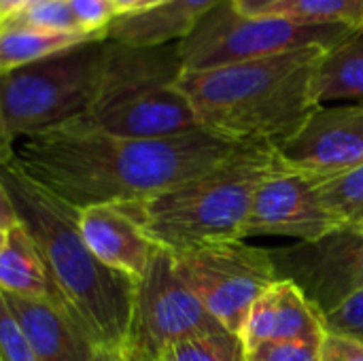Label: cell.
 I'll list each match as a JSON object with an SVG mask.
<instances>
[{"label":"cell","mask_w":363,"mask_h":361,"mask_svg":"<svg viewBox=\"0 0 363 361\" xmlns=\"http://www.w3.org/2000/svg\"><path fill=\"white\" fill-rule=\"evenodd\" d=\"M4 236H6V232H0V247H2V243H4Z\"/></svg>","instance_id":"obj_37"},{"label":"cell","mask_w":363,"mask_h":361,"mask_svg":"<svg viewBox=\"0 0 363 361\" xmlns=\"http://www.w3.org/2000/svg\"><path fill=\"white\" fill-rule=\"evenodd\" d=\"M2 291V289H0ZM4 294V291H2ZM38 361H91L96 345L77 321L51 300L4 294Z\"/></svg>","instance_id":"obj_16"},{"label":"cell","mask_w":363,"mask_h":361,"mask_svg":"<svg viewBox=\"0 0 363 361\" xmlns=\"http://www.w3.org/2000/svg\"><path fill=\"white\" fill-rule=\"evenodd\" d=\"M319 196L332 213H336L347 226H355L363 217V166L332 177L317 179Z\"/></svg>","instance_id":"obj_22"},{"label":"cell","mask_w":363,"mask_h":361,"mask_svg":"<svg viewBox=\"0 0 363 361\" xmlns=\"http://www.w3.org/2000/svg\"><path fill=\"white\" fill-rule=\"evenodd\" d=\"M325 332L355 338L363 345V289L347 298L332 313L323 315Z\"/></svg>","instance_id":"obj_26"},{"label":"cell","mask_w":363,"mask_h":361,"mask_svg":"<svg viewBox=\"0 0 363 361\" xmlns=\"http://www.w3.org/2000/svg\"><path fill=\"white\" fill-rule=\"evenodd\" d=\"M279 279L296 283L321 315L363 289V232L345 226L319 240L270 249Z\"/></svg>","instance_id":"obj_9"},{"label":"cell","mask_w":363,"mask_h":361,"mask_svg":"<svg viewBox=\"0 0 363 361\" xmlns=\"http://www.w3.org/2000/svg\"><path fill=\"white\" fill-rule=\"evenodd\" d=\"M170 253L187 289L238 338L255 300L279 281L270 249L245 240L208 243Z\"/></svg>","instance_id":"obj_7"},{"label":"cell","mask_w":363,"mask_h":361,"mask_svg":"<svg viewBox=\"0 0 363 361\" xmlns=\"http://www.w3.org/2000/svg\"><path fill=\"white\" fill-rule=\"evenodd\" d=\"M81 121L106 134L125 138H168L202 130L191 102L177 85L136 96L91 113Z\"/></svg>","instance_id":"obj_13"},{"label":"cell","mask_w":363,"mask_h":361,"mask_svg":"<svg viewBox=\"0 0 363 361\" xmlns=\"http://www.w3.org/2000/svg\"><path fill=\"white\" fill-rule=\"evenodd\" d=\"M245 361H319V345L262 343L245 351Z\"/></svg>","instance_id":"obj_28"},{"label":"cell","mask_w":363,"mask_h":361,"mask_svg":"<svg viewBox=\"0 0 363 361\" xmlns=\"http://www.w3.org/2000/svg\"><path fill=\"white\" fill-rule=\"evenodd\" d=\"M351 32L355 30L345 23H315L279 15H242L234 0H221L183 40H179V47L183 70H208L306 47L330 51Z\"/></svg>","instance_id":"obj_6"},{"label":"cell","mask_w":363,"mask_h":361,"mask_svg":"<svg viewBox=\"0 0 363 361\" xmlns=\"http://www.w3.org/2000/svg\"><path fill=\"white\" fill-rule=\"evenodd\" d=\"M15 138L9 132V126L4 121V113L0 106V166H6L15 160Z\"/></svg>","instance_id":"obj_31"},{"label":"cell","mask_w":363,"mask_h":361,"mask_svg":"<svg viewBox=\"0 0 363 361\" xmlns=\"http://www.w3.org/2000/svg\"><path fill=\"white\" fill-rule=\"evenodd\" d=\"M353 228H357V230H362L363 232V217L359 219V221H357V223H355V226H353Z\"/></svg>","instance_id":"obj_36"},{"label":"cell","mask_w":363,"mask_h":361,"mask_svg":"<svg viewBox=\"0 0 363 361\" xmlns=\"http://www.w3.org/2000/svg\"><path fill=\"white\" fill-rule=\"evenodd\" d=\"M323 336V315L296 283L279 279L251 306L240 332V343L247 351L262 343L321 345Z\"/></svg>","instance_id":"obj_14"},{"label":"cell","mask_w":363,"mask_h":361,"mask_svg":"<svg viewBox=\"0 0 363 361\" xmlns=\"http://www.w3.org/2000/svg\"><path fill=\"white\" fill-rule=\"evenodd\" d=\"M0 26H21V28H36V30H49V32H81L85 34L70 6L68 0H38L26 11L13 15L11 19L2 21Z\"/></svg>","instance_id":"obj_24"},{"label":"cell","mask_w":363,"mask_h":361,"mask_svg":"<svg viewBox=\"0 0 363 361\" xmlns=\"http://www.w3.org/2000/svg\"><path fill=\"white\" fill-rule=\"evenodd\" d=\"M94 38H106V36H91L81 32H49V30L21 28V26H0V74Z\"/></svg>","instance_id":"obj_20"},{"label":"cell","mask_w":363,"mask_h":361,"mask_svg":"<svg viewBox=\"0 0 363 361\" xmlns=\"http://www.w3.org/2000/svg\"><path fill=\"white\" fill-rule=\"evenodd\" d=\"M228 332L187 289L172 253L157 247L136 281L125 353L132 361H160L179 343Z\"/></svg>","instance_id":"obj_8"},{"label":"cell","mask_w":363,"mask_h":361,"mask_svg":"<svg viewBox=\"0 0 363 361\" xmlns=\"http://www.w3.org/2000/svg\"><path fill=\"white\" fill-rule=\"evenodd\" d=\"M345 226L347 223L321 200L315 177L279 162L253 196L242 228V240L283 236L298 243H313Z\"/></svg>","instance_id":"obj_10"},{"label":"cell","mask_w":363,"mask_h":361,"mask_svg":"<svg viewBox=\"0 0 363 361\" xmlns=\"http://www.w3.org/2000/svg\"><path fill=\"white\" fill-rule=\"evenodd\" d=\"M0 361H38L0 291Z\"/></svg>","instance_id":"obj_25"},{"label":"cell","mask_w":363,"mask_h":361,"mask_svg":"<svg viewBox=\"0 0 363 361\" xmlns=\"http://www.w3.org/2000/svg\"><path fill=\"white\" fill-rule=\"evenodd\" d=\"M91 361H130L123 347H96Z\"/></svg>","instance_id":"obj_34"},{"label":"cell","mask_w":363,"mask_h":361,"mask_svg":"<svg viewBox=\"0 0 363 361\" xmlns=\"http://www.w3.org/2000/svg\"><path fill=\"white\" fill-rule=\"evenodd\" d=\"M319 361H363V345L355 338L325 332L319 345Z\"/></svg>","instance_id":"obj_29"},{"label":"cell","mask_w":363,"mask_h":361,"mask_svg":"<svg viewBox=\"0 0 363 361\" xmlns=\"http://www.w3.org/2000/svg\"><path fill=\"white\" fill-rule=\"evenodd\" d=\"M325 51L306 47L208 70H183L177 87L202 128L242 145L279 149L319 109L313 77Z\"/></svg>","instance_id":"obj_3"},{"label":"cell","mask_w":363,"mask_h":361,"mask_svg":"<svg viewBox=\"0 0 363 361\" xmlns=\"http://www.w3.org/2000/svg\"><path fill=\"white\" fill-rule=\"evenodd\" d=\"M313 98L319 106L332 102H363V30L323 53L313 77Z\"/></svg>","instance_id":"obj_18"},{"label":"cell","mask_w":363,"mask_h":361,"mask_svg":"<svg viewBox=\"0 0 363 361\" xmlns=\"http://www.w3.org/2000/svg\"><path fill=\"white\" fill-rule=\"evenodd\" d=\"M68 6L85 34L106 36L108 26L117 17L113 0H68Z\"/></svg>","instance_id":"obj_27"},{"label":"cell","mask_w":363,"mask_h":361,"mask_svg":"<svg viewBox=\"0 0 363 361\" xmlns=\"http://www.w3.org/2000/svg\"><path fill=\"white\" fill-rule=\"evenodd\" d=\"M262 15L294 17L315 23H345L353 30H362L363 0H281Z\"/></svg>","instance_id":"obj_21"},{"label":"cell","mask_w":363,"mask_h":361,"mask_svg":"<svg viewBox=\"0 0 363 361\" xmlns=\"http://www.w3.org/2000/svg\"><path fill=\"white\" fill-rule=\"evenodd\" d=\"M183 74L179 43L125 45L108 40L100 94L91 113L121 104L136 96L177 85ZM89 113V115H91Z\"/></svg>","instance_id":"obj_12"},{"label":"cell","mask_w":363,"mask_h":361,"mask_svg":"<svg viewBox=\"0 0 363 361\" xmlns=\"http://www.w3.org/2000/svg\"><path fill=\"white\" fill-rule=\"evenodd\" d=\"M362 30H363V28H362Z\"/></svg>","instance_id":"obj_39"},{"label":"cell","mask_w":363,"mask_h":361,"mask_svg":"<svg viewBox=\"0 0 363 361\" xmlns=\"http://www.w3.org/2000/svg\"><path fill=\"white\" fill-rule=\"evenodd\" d=\"M0 181L38 249L49 300L66 311L96 347L125 349L136 281L104 266L89 251L79 230V209L40 187L15 162L0 166Z\"/></svg>","instance_id":"obj_2"},{"label":"cell","mask_w":363,"mask_h":361,"mask_svg":"<svg viewBox=\"0 0 363 361\" xmlns=\"http://www.w3.org/2000/svg\"><path fill=\"white\" fill-rule=\"evenodd\" d=\"M79 230L89 251L108 268L138 281L157 245L121 204H94L79 211Z\"/></svg>","instance_id":"obj_15"},{"label":"cell","mask_w":363,"mask_h":361,"mask_svg":"<svg viewBox=\"0 0 363 361\" xmlns=\"http://www.w3.org/2000/svg\"><path fill=\"white\" fill-rule=\"evenodd\" d=\"M281 162L319 181L363 166V102L319 106L277 149Z\"/></svg>","instance_id":"obj_11"},{"label":"cell","mask_w":363,"mask_h":361,"mask_svg":"<svg viewBox=\"0 0 363 361\" xmlns=\"http://www.w3.org/2000/svg\"><path fill=\"white\" fill-rule=\"evenodd\" d=\"M130 361H132V360H130ZM160 361H166V360H160Z\"/></svg>","instance_id":"obj_38"},{"label":"cell","mask_w":363,"mask_h":361,"mask_svg":"<svg viewBox=\"0 0 363 361\" xmlns=\"http://www.w3.org/2000/svg\"><path fill=\"white\" fill-rule=\"evenodd\" d=\"M221 0H166L164 4L119 15L106 30L108 40L125 45H166L183 40Z\"/></svg>","instance_id":"obj_17"},{"label":"cell","mask_w":363,"mask_h":361,"mask_svg":"<svg viewBox=\"0 0 363 361\" xmlns=\"http://www.w3.org/2000/svg\"><path fill=\"white\" fill-rule=\"evenodd\" d=\"M166 361H245V349L238 336L230 332L208 334L174 345Z\"/></svg>","instance_id":"obj_23"},{"label":"cell","mask_w":363,"mask_h":361,"mask_svg":"<svg viewBox=\"0 0 363 361\" xmlns=\"http://www.w3.org/2000/svg\"><path fill=\"white\" fill-rule=\"evenodd\" d=\"M108 38H94L0 74V106L15 140L87 117L98 100Z\"/></svg>","instance_id":"obj_5"},{"label":"cell","mask_w":363,"mask_h":361,"mask_svg":"<svg viewBox=\"0 0 363 361\" xmlns=\"http://www.w3.org/2000/svg\"><path fill=\"white\" fill-rule=\"evenodd\" d=\"M17 223H19V217H17L15 206L9 198V191L4 189V185L0 181V232H9Z\"/></svg>","instance_id":"obj_30"},{"label":"cell","mask_w":363,"mask_h":361,"mask_svg":"<svg viewBox=\"0 0 363 361\" xmlns=\"http://www.w3.org/2000/svg\"><path fill=\"white\" fill-rule=\"evenodd\" d=\"M279 162L272 147L242 145L215 168L160 196L121 206L168 251L242 240L253 196Z\"/></svg>","instance_id":"obj_4"},{"label":"cell","mask_w":363,"mask_h":361,"mask_svg":"<svg viewBox=\"0 0 363 361\" xmlns=\"http://www.w3.org/2000/svg\"><path fill=\"white\" fill-rule=\"evenodd\" d=\"M38 0H0V23L11 19L13 15L26 11L28 6H32Z\"/></svg>","instance_id":"obj_33"},{"label":"cell","mask_w":363,"mask_h":361,"mask_svg":"<svg viewBox=\"0 0 363 361\" xmlns=\"http://www.w3.org/2000/svg\"><path fill=\"white\" fill-rule=\"evenodd\" d=\"M113 6L119 15H130V13H138L145 6V0H113Z\"/></svg>","instance_id":"obj_35"},{"label":"cell","mask_w":363,"mask_h":361,"mask_svg":"<svg viewBox=\"0 0 363 361\" xmlns=\"http://www.w3.org/2000/svg\"><path fill=\"white\" fill-rule=\"evenodd\" d=\"M277 2H281V0H234L236 9L242 15H262L266 9H270Z\"/></svg>","instance_id":"obj_32"},{"label":"cell","mask_w":363,"mask_h":361,"mask_svg":"<svg viewBox=\"0 0 363 361\" xmlns=\"http://www.w3.org/2000/svg\"><path fill=\"white\" fill-rule=\"evenodd\" d=\"M0 289L11 296L49 300V281L28 230L17 223L0 247Z\"/></svg>","instance_id":"obj_19"},{"label":"cell","mask_w":363,"mask_h":361,"mask_svg":"<svg viewBox=\"0 0 363 361\" xmlns=\"http://www.w3.org/2000/svg\"><path fill=\"white\" fill-rule=\"evenodd\" d=\"M242 143L206 128L168 138H125L72 121L15 143V166L40 187L85 209L160 196L221 164Z\"/></svg>","instance_id":"obj_1"}]
</instances>
